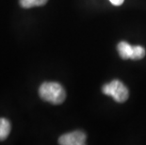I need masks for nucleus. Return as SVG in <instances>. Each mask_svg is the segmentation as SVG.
Instances as JSON below:
<instances>
[{
  "label": "nucleus",
  "instance_id": "6e6552de",
  "mask_svg": "<svg viewBox=\"0 0 146 145\" xmlns=\"http://www.w3.org/2000/svg\"><path fill=\"white\" fill-rule=\"evenodd\" d=\"M111 4H113L114 6H121L125 2V0H110Z\"/></svg>",
  "mask_w": 146,
  "mask_h": 145
},
{
  "label": "nucleus",
  "instance_id": "7ed1b4c3",
  "mask_svg": "<svg viewBox=\"0 0 146 145\" xmlns=\"http://www.w3.org/2000/svg\"><path fill=\"white\" fill-rule=\"evenodd\" d=\"M87 135L83 131L76 130L63 134L58 138V143L61 145H84L86 144Z\"/></svg>",
  "mask_w": 146,
  "mask_h": 145
},
{
  "label": "nucleus",
  "instance_id": "20e7f679",
  "mask_svg": "<svg viewBox=\"0 0 146 145\" xmlns=\"http://www.w3.org/2000/svg\"><path fill=\"white\" fill-rule=\"evenodd\" d=\"M118 52H119L120 57L123 60H132L133 52H134V45L129 44L126 42H121L118 44Z\"/></svg>",
  "mask_w": 146,
  "mask_h": 145
},
{
  "label": "nucleus",
  "instance_id": "f03ea898",
  "mask_svg": "<svg viewBox=\"0 0 146 145\" xmlns=\"http://www.w3.org/2000/svg\"><path fill=\"white\" fill-rule=\"evenodd\" d=\"M102 91L106 95H110L118 103H123L129 97V91L126 86L120 80H112L107 83L102 88Z\"/></svg>",
  "mask_w": 146,
  "mask_h": 145
},
{
  "label": "nucleus",
  "instance_id": "423d86ee",
  "mask_svg": "<svg viewBox=\"0 0 146 145\" xmlns=\"http://www.w3.org/2000/svg\"><path fill=\"white\" fill-rule=\"evenodd\" d=\"M48 0H19L22 8L30 9L33 7H41L45 5Z\"/></svg>",
  "mask_w": 146,
  "mask_h": 145
},
{
  "label": "nucleus",
  "instance_id": "0eeeda50",
  "mask_svg": "<svg viewBox=\"0 0 146 145\" xmlns=\"http://www.w3.org/2000/svg\"><path fill=\"white\" fill-rule=\"evenodd\" d=\"M145 54V49L141 45H134V52H133L132 60H141L142 58H144Z\"/></svg>",
  "mask_w": 146,
  "mask_h": 145
},
{
  "label": "nucleus",
  "instance_id": "f257e3e1",
  "mask_svg": "<svg viewBox=\"0 0 146 145\" xmlns=\"http://www.w3.org/2000/svg\"><path fill=\"white\" fill-rule=\"evenodd\" d=\"M40 97L53 105L62 104L66 99V91L60 83L44 82L39 88Z\"/></svg>",
  "mask_w": 146,
  "mask_h": 145
},
{
  "label": "nucleus",
  "instance_id": "39448f33",
  "mask_svg": "<svg viewBox=\"0 0 146 145\" xmlns=\"http://www.w3.org/2000/svg\"><path fill=\"white\" fill-rule=\"evenodd\" d=\"M11 122L5 118H0V141L5 140L11 133Z\"/></svg>",
  "mask_w": 146,
  "mask_h": 145
}]
</instances>
